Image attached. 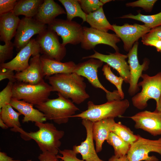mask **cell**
<instances>
[{
	"instance_id": "obj_1",
	"label": "cell",
	"mask_w": 161,
	"mask_h": 161,
	"mask_svg": "<svg viewBox=\"0 0 161 161\" xmlns=\"http://www.w3.org/2000/svg\"><path fill=\"white\" fill-rule=\"evenodd\" d=\"M53 91H57L64 97L71 99L79 104L89 98L86 91L83 77L75 73L55 74L47 78Z\"/></svg>"
},
{
	"instance_id": "obj_2",
	"label": "cell",
	"mask_w": 161,
	"mask_h": 161,
	"mask_svg": "<svg viewBox=\"0 0 161 161\" xmlns=\"http://www.w3.org/2000/svg\"><path fill=\"white\" fill-rule=\"evenodd\" d=\"M39 129L35 132H26L23 131L21 137L26 140L33 139L37 144L42 152L48 151L56 155L61 145L60 140L64 137V131L58 130L52 123H35Z\"/></svg>"
},
{
	"instance_id": "obj_3",
	"label": "cell",
	"mask_w": 161,
	"mask_h": 161,
	"mask_svg": "<svg viewBox=\"0 0 161 161\" xmlns=\"http://www.w3.org/2000/svg\"><path fill=\"white\" fill-rule=\"evenodd\" d=\"M129 102L127 99L107 101L100 105H95L89 101L87 103V109L72 117H79L94 122L101 120L120 117L129 107Z\"/></svg>"
},
{
	"instance_id": "obj_4",
	"label": "cell",
	"mask_w": 161,
	"mask_h": 161,
	"mask_svg": "<svg viewBox=\"0 0 161 161\" xmlns=\"http://www.w3.org/2000/svg\"><path fill=\"white\" fill-rule=\"evenodd\" d=\"M58 95L57 98L49 99L35 106L44 114L47 120H52L58 124H65L79 109L69 99L59 93Z\"/></svg>"
},
{
	"instance_id": "obj_5",
	"label": "cell",
	"mask_w": 161,
	"mask_h": 161,
	"mask_svg": "<svg viewBox=\"0 0 161 161\" xmlns=\"http://www.w3.org/2000/svg\"><path fill=\"white\" fill-rule=\"evenodd\" d=\"M12 91V98L22 100L35 106L48 100L53 89L44 80L35 84L16 81L14 83Z\"/></svg>"
},
{
	"instance_id": "obj_6",
	"label": "cell",
	"mask_w": 161,
	"mask_h": 161,
	"mask_svg": "<svg viewBox=\"0 0 161 161\" xmlns=\"http://www.w3.org/2000/svg\"><path fill=\"white\" fill-rule=\"evenodd\" d=\"M141 77L143 80L137 85L142 87V90L134 95L131 100L134 106L143 110L147 107V102L151 99L155 100L156 104L158 103L161 95V72L152 76L143 74Z\"/></svg>"
},
{
	"instance_id": "obj_7",
	"label": "cell",
	"mask_w": 161,
	"mask_h": 161,
	"mask_svg": "<svg viewBox=\"0 0 161 161\" xmlns=\"http://www.w3.org/2000/svg\"><path fill=\"white\" fill-rule=\"evenodd\" d=\"M103 62L94 58L76 64L73 72L86 78L94 87L100 89L105 92L107 101L121 100L117 90L111 92L106 89L98 79L97 71L103 65Z\"/></svg>"
},
{
	"instance_id": "obj_8",
	"label": "cell",
	"mask_w": 161,
	"mask_h": 161,
	"mask_svg": "<svg viewBox=\"0 0 161 161\" xmlns=\"http://www.w3.org/2000/svg\"><path fill=\"white\" fill-rule=\"evenodd\" d=\"M152 152L161 155V137L151 140L138 135L137 140L131 145L127 156L129 161H158L156 156H149V153Z\"/></svg>"
},
{
	"instance_id": "obj_9",
	"label": "cell",
	"mask_w": 161,
	"mask_h": 161,
	"mask_svg": "<svg viewBox=\"0 0 161 161\" xmlns=\"http://www.w3.org/2000/svg\"><path fill=\"white\" fill-rule=\"evenodd\" d=\"M47 26L61 36L62 44L65 46L68 44L76 45L82 41L83 27L75 21L56 18Z\"/></svg>"
},
{
	"instance_id": "obj_10",
	"label": "cell",
	"mask_w": 161,
	"mask_h": 161,
	"mask_svg": "<svg viewBox=\"0 0 161 161\" xmlns=\"http://www.w3.org/2000/svg\"><path fill=\"white\" fill-rule=\"evenodd\" d=\"M40 49V53L55 60L61 61L66 54L65 46L60 42L57 33L48 28L37 35L35 39Z\"/></svg>"
},
{
	"instance_id": "obj_11",
	"label": "cell",
	"mask_w": 161,
	"mask_h": 161,
	"mask_svg": "<svg viewBox=\"0 0 161 161\" xmlns=\"http://www.w3.org/2000/svg\"><path fill=\"white\" fill-rule=\"evenodd\" d=\"M47 27V25L33 18H21L14 37L13 43L16 51L18 52L29 43L33 35L43 32Z\"/></svg>"
},
{
	"instance_id": "obj_12",
	"label": "cell",
	"mask_w": 161,
	"mask_h": 161,
	"mask_svg": "<svg viewBox=\"0 0 161 161\" xmlns=\"http://www.w3.org/2000/svg\"><path fill=\"white\" fill-rule=\"evenodd\" d=\"M83 36L81 43V47L89 50L94 49L98 44H104L112 47L116 52H119L117 44L120 38L116 34L99 30L91 27H83Z\"/></svg>"
},
{
	"instance_id": "obj_13",
	"label": "cell",
	"mask_w": 161,
	"mask_h": 161,
	"mask_svg": "<svg viewBox=\"0 0 161 161\" xmlns=\"http://www.w3.org/2000/svg\"><path fill=\"white\" fill-rule=\"evenodd\" d=\"M138 44V41L136 42L127 54L130 72L128 92L131 96H134L139 91L137 85L139 79L143 74V71L148 69L149 64V61L148 59H145L142 64H140L137 57Z\"/></svg>"
},
{
	"instance_id": "obj_14",
	"label": "cell",
	"mask_w": 161,
	"mask_h": 161,
	"mask_svg": "<svg viewBox=\"0 0 161 161\" xmlns=\"http://www.w3.org/2000/svg\"><path fill=\"white\" fill-rule=\"evenodd\" d=\"M112 26L113 31L123 41L124 49L127 52H129L140 38H142L151 30L144 24H137L133 25L126 24L122 26L113 24Z\"/></svg>"
},
{
	"instance_id": "obj_15",
	"label": "cell",
	"mask_w": 161,
	"mask_h": 161,
	"mask_svg": "<svg viewBox=\"0 0 161 161\" xmlns=\"http://www.w3.org/2000/svg\"><path fill=\"white\" fill-rule=\"evenodd\" d=\"M40 51V47L35 39L32 38L11 60L0 64V67L10 69L16 72L22 71L29 66L30 57L39 54Z\"/></svg>"
},
{
	"instance_id": "obj_16",
	"label": "cell",
	"mask_w": 161,
	"mask_h": 161,
	"mask_svg": "<svg viewBox=\"0 0 161 161\" xmlns=\"http://www.w3.org/2000/svg\"><path fill=\"white\" fill-rule=\"evenodd\" d=\"M135 122L134 127L147 131L153 136L161 134V113L155 110L144 111L129 117Z\"/></svg>"
},
{
	"instance_id": "obj_17",
	"label": "cell",
	"mask_w": 161,
	"mask_h": 161,
	"mask_svg": "<svg viewBox=\"0 0 161 161\" xmlns=\"http://www.w3.org/2000/svg\"><path fill=\"white\" fill-rule=\"evenodd\" d=\"M94 53L91 55L83 57L82 59L94 58L106 63L109 66L116 70L123 78L126 83H129L130 77V67L126 61L127 55H123L119 52L104 55L94 50Z\"/></svg>"
},
{
	"instance_id": "obj_18",
	"label": "cell",
	"mask_w": 161,
	"mask_h": 161,
	"mask_svg": "<svg viewBox=\"0 0 161 161\" xmlns=\"http://www.w3.org/2000/svg\"><path fill=\"white\" fill-rule=\"evenodd\" d=\"M93 122L86 119H82V124L86 132L85 140L80 145H75L73 150L77 154H80L85 161H104L98 156L95 148L92 134Z\"/></svg>"
},
{
	"instance_id": "obj_19",
	"label": "cell",
	"mask_w": 161,
	"mask_h": 161,
	"mask_svg": "<svg viewBox=\"0 0 161 161\" xmlns=\"http://www.w3.org/2000/svg\"><path fill=\"white\" fill-rule=\"evenodd\" d=\"M40 55L38 54L31 58L28 67L15 74L16 81L30 84H37L43 81L44 77L42 69Z\"/></svg>"
},
{
	"instance_id": "obj_20",
	"label": "cell",
	"mask_w": 161,
	"mask_h": 161,
	"mask_svg": "<svg viewBox=\"0 0 161 161\" xmlns=\"http://www.w3.org/2000/svg\"><path fill=\"white\" fill-rule=\"evenodd\" d=\"M40 60L44 76L47 78L55 74L73 72L76 65L73 61L63 63L44 55L40 56Z\"/></svg>"
},
{
	"instance_id": "obj_21",
	"label": "cell",
	"mask_w": 161,
	"mask_h": 161,
	"mask_svg": "<svg viewBox=\"0 0 161 161\" xmlns=\"http://www.w3.org/2000/svg\"><path fill=\"white\" fill-rule=\"evenodd\" d=\"M66 13L64 9L54 0H44L33 18L41 23L48 25L58 16Z\"/></svg>"
},
{
	"instance_id": "obj_22",
	"label": "cell",
	"mask_w": 161,
	"mask_h": 161,
	"mask_svg": "<svg viewBox=\"0 0 161 161\" xmlns=\"http://www.w3.org/2000/svg\"><path fill=\"white\" fill-rule=\"evenodd\" d=\"M9 104L24 116L22 120L23 123L30 121L44 123L47 120L44 114L38 109H35L34 105L31 103L12 98Z\"/></svg>"
},
{
	"instance_id": "obj_23",
	"label": "cell",
	"mask_w": 161,
	"mask_h": 161,
	"mask_svg": "<svg viewBox=\"0 0 161 161\" xmlns=\"http://www.w3.org/2000/svg\"><path fill=\"white\" fill-rule=\"evenodd\" d=\"M116 122L114 118H109L93 122L92 134L95 143V149L99 153L102 150V145Z\"/></svg>"
},
{
	"instance_id": "obj_24",
	"label": "cell",
	"mask_w": 161,
	"mask_h": 161,
	"mask_svg": "<svg viewBox=\"0 0 161 161\" xmlns=\"http://www.w3.org/2000/svg\"><path fill=\"white\" fill-rule=\"evenodd\" d=\"M21 19L13 11L0 15V40L4 43L14 37Z\"/></svg>"
},
{
	"instance_id": "obj_25",
	"label": "cell",
	"mask_w": 161,
	"mask_h": 161,
	"mask_svg": "<svg viewBox=\"0 0 161 161\" xmlns=\"http://www.w3.org/2000/svg\"><path fill=\"white\" fill-rule=\"evenodd\" d=\"M21 114L16 111L10 104H7L0 109V118L8 127L12 128L13 131L21 133L23 130L21 128L19 117Z\"/></svg>"
},
{
	"instance_id": "obj_26",
	"label": "cell",
	"mask_w": 161,
	"mask_h": 161,
	"mask_svg": "<svg viewBox=\"0 0 161 161\" xmlns=\"http://www.w3.org/2000/svg\"><path fill=\"white\" fill-rule=\"evenodd\" d=\"M44 0H19L13 11L18 16L20 15L27 18H33Z\"/></svg>"
},
{
	"instance_id": "obj_27",
	"label": "cell",
	"mask_w": 161,
	"mask_h": 161,
	"mask_svg": "<svg viewBox=\"0 0 161 161\" xmlns=\"http://www.w3.org/2000/svg\"><path fill=\"white\" fill-rule=\"evenodd\" d=\"M91 27L107 32L114 31L112 25L108 21L104 13L103 7L97 11L86 15V21Z\"/></svg>"
},
{
	"instance_id": "obj_28",
	"label": "cell",
	"mask_w": 161,
	"mask_h": 161,
	"mask_svg": "<svg viewBox=\"0 0 161 161\" xmlns=\"http://www.w3.org/2000/svg\"><path fill=\"white\" fill-rule=\"evenodd\" d=\"M64 7L66 14L67 20L72 21L75 17H78L83 20V22L86 21V14L82 10L78 0H59Z\"/></svg>"
},
{
	"instance_id": "obj_29",
	"label": "cell",
	"mask_w": 161,
	"mask_h": 161,
	"mask_svg": "<svg viewBox=\"0 0 161 161\" xmlns=\"http://www.w3.org/2000/svg\"><path fill=\"white\" fill-rule=\"evenodd\" d=\"M107 143L112 146L114 151V155L120 157L127 155L131 145L126 142L113 132H111L106 140Z\"/></svg>"
},
{
	"instance_id": "obj_30",
	"label": "cell",
	"mask_w": 161,
	"mask_h": 161,
	"mask_svg": "<svg viewBox=\"0 0 161 161\" xmlns=\"http://www.w3.org/2000/svg\"><path fill=\"white\" fill-rule=\"evenodd\" d=\"M120 18H130L141 21L151 29L161 25V12L152 15H144L139 13L137 15H134L130 13Z\"/></svg>"
},
{
	"instance_id": "obj_31",
	"label": "cell",
	"mask_w": 161,
	"mask_h": 161,
	"mask_svg": "<svg viewBox=\"0 0 161 161\" xmlns=\"http://www.w3.org/2000/svg\"><path fill=\"white\" fill-rule=\"evenodd\" d=\"M112 132L130 145L136 141L138 135L134 134L133 132L120 122L115 123L112 129Z\"/></svg>"
},
{
	"instance_id": "obj_32",
	"label": "cell",
	"mask_w": 161,
	"mask_h": 161,
	"mask_svg": "<svg viewBox=\"0 0 161 161\" xmlns=\"http://www.w3.org/2000/svg\"><path fill=\"white\" fill-rule=\"evenodd\" d=\"M110 67L107 64L103 66L102 71L103 75L107 80L115 86L121 100H123L124 95L122 89V84L124 80L120 76L115 75L111 71Z\"/></svg>"
},
{
	"instance_id": "obj_33",
	"label": "cell",
	"mask_w": 161,
	"mask_h": 161,
	"mask_svg": "<svg viewBox=\"0 0 161 161\" xmlns=\"http://www.w3.org/2000/svg\"><path fill=\"white\" fill-rule=\"evenodd\" d=\"M83 11L86 14L95 12L103 4L98 0H78Z\"/></svg>"
},
{
	"instance_id": "obj_34",
	"label": "cell",
	"mask_w": 161,
	"mask_h": 161,
	"mask_svg": "<svg viewBox=\"0 0 161 161\" xmlns=\"http://www.w3.org/2000/svg\"><path fill=\"white\" fill-rule=\"evenodd\" d=\"M14 47V43L11 41L5 43L4 45H0V64L12 58Z\"/></svg>"
},
{
	"instance_id": "obj_35",
	"label": "cell",
	"mask_w": 161,
	"mask_h": 161,
	"mask_svg": "<svg viewBox=\"0 0 161 161\" xmlns=\"http://www.w3.org/2000/svg\"><path fill=\"white\" fill-rule=\"evenodd\" d=\"M13 82L9 81L6 86L0 92V108L9 104L13 97Z\"/></svg>"
},
{
	"instance_id": "obj_36",
	"label": "cell",
	"mask_w": 161,
	"mask_h": 161,
	"mask_svg": "<svg viewBox=\"0 0 161 161\" xmlns=\"http://www.w3.org/2000/svg\"><path fill=\"white\" fill-rule=\"evenodd\" d=\"M157 1V0H138L134 2L127 3L126 7H138L143 8L145 11L150 12Z\"/></svg>"
},
{
	"instance_id": "obj_37",
	"label": "cell",
	"mask_w": 161,
	"mask_h": 161,
	"mask_svg": "<svg viewBox=\"0 0 161 161\" xmlns=\"http://www.w3.org/2000/svg\"><path fill=\"white\" fill-rule=\"evenodd\" d=\"M59 152L62 156L57 155V157L63 161H85L78 158L77 157V154L73 150H59Z\"/></svg>"
},
{
	"instance_id": "obj_38",
	"label": "cell",
	"mask_w": 161,
	"mask_h": 161,
	"mask_svg": "<svg viewBox=\"0 0 161 161\" xmlns=\"http://www.w3.org/2000/svg\"><path fill=\"white\" fill-rule=\"evenodd\" d=\"M17 1L16 0H0V15L13 11Z\"/></svg>"
},
{
	"instance_id": "obj_39",
	"label": "cell",
	"mask_w": 161,
	"mask_h": 161,
	"mask_svg": "<svg viewBox=\"0 0 161 161\" xmlns=\"http://www.w3.org/2000/svg\"><path fill=\"white\" fill-rule=\"evenodd\" d=\"M153 40L161 41V25L151 29L142 38V40Z\"/></svg>"
},
{
	"instance_id": "obj_40",
	"label": "cell",
	"mask_w": 161,
	"mask_h": 161,
	"mask_svg": "<svg viewBox=\"0 0 161 161\" xmlns=\"http://www.w3.org/2000/svg\"><path fill=\"white\" fill-rule=\"evenodd\" d=\"M5 79H8L9 81L13 83L16 81L13 70L0 67V81Z\"/></svg>"
},
{
	"instance_id": "obj_41",
	"label": "cell",
	"mask_w": 161,
	"mask_h": 161,
	"mask_svg": "<svg viewBox=\"0 0 161 161\" xmlns=\"http://www.w3.org/2000/svg\"><path fill=\"white\" fill-rule=\"evenodd\" d=\"M39 161H58L57 155L48 151L42 152L38 157Z\"/></svg>"
},
{
	"instance_id": "obj_42",
	"label": "cell",
	"mask_w": 161,
	"mask_h": 161,
	"mask_svg": "<svg viewBox=\"0 0 161 161\" xmlns=\"http://www.w3.org/2000/svg\"><path fill=\"white\" fill-rule=\"evenodd\" d=\"M143 44L147 46H150L155 47L158 52H160L161 49V41L157 40H141Z\"/></svg>"
},
{
	"instance_id": "obj_43",
	"label": "cell",
	"mask_w": 161,
	"mask_h": 161,
	"mask_svg": "<svg viewBox=\"0 0 161 161\" xmlns=\"http://www.w3.org/2000/svg\"><path fill=\"white\" fill-rule=\"evenodd\" d=\"M0 161H21L20 160H14L13 158L8 156L4 152H0Z\"/></svg>"
},
{
	"instance_id": "obj_44",
	"label": "cell",
	"mask_w": 161,
	"mask_h": 161,
	"mask_svg": "<svg viewBox=\"0 0 161 161\" xmlns=\"http://www.w3.org/2000/svg\"><path fill=\"white\" fill-rule=\"evenodd\" d=\"M108 161H129L127 155H125L120 157H116L114 155L111 157Z\"/></svg>"
},
{
	"instance_id": "obj_45",
	"label": "cell",
	"mask_w": 161,
	"mask_h": 161,
	"mask_svg": "<svg viewBox=\"0 0 161 161\" xmlns=\"http://www.w3.org/2000/svg\"><path fill=\"white\" fill-rule=\"evenodd\" d=\"M156 110L161 113V95L159 98L158 103L156 104Z\"/></svg>"
},
{
	"instance_id": "obj_46",
	"label": "cell",
	"mask_w": 161,
	"mask_h": 161,
	"mask_svg": "<svg viewBox=\"0 0 161 161\" xmlns=\"http://www.w3.org/2000/svg\"><path fill=\"white\" fill-rule=\"evenodd\" d=\"M0 126L2 129H7L9 127L0 118Z\"/></svg>"
},
{
	"instance_id": "obj_47",
	"label": "cell",
	"mask_w": 161,
	"mask_h": 161,
	"mask_svg": "<svg viewBox=\"0 0 161 161\" xmlns=\"http://www.w3.org/2000/svg\"><path fill=\"white\" fill-rule=\"evenodd\" d=\"M100 1L103 4L112 1L111 0H100Z\"/></svg>"
},
{
	"instance_id": "obj_48",
	"label": "cell",
	"mask_w": 161,
	"mask_h": 161,
	"mask_svg": "<svg viewBox=\"0 0 161 161\" xmlns=\"http://www.w3.org/2000/svg\"><path fill=\"white\" fill-rule=\"evenodd\" d=\"M26 161H32V160H27Z\"/></svg>"
},
{
	"instance_id": "obj_49",
	"label": "cell",
	"mask_w": 161,
	"mask_h": 161,
	"mask_svg": "<svg viewBox=\"0 0 161 161\" xmlns=\"http://www.w3.org/2000/svg\"><path fill=\"white\" fill-rule=\"evenodd\" d=\"M58 161H63V160H58Z\"/></svg>"
},
{
	"instance_id": "obj_50",
	"label": "cell",
	"mask_w": 161,
	"mask_h": 161,
	"mask_svg": "<svg viewBox=\"0 0 161 161\" xmlns=\"http://www.w3.org/2000/svg\"><path fill=\"white\" fill-rule=\"evenodd\" d=\"M160 52H161V50H160Z\"/></svg>"
}]
</instances>
